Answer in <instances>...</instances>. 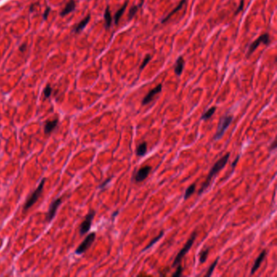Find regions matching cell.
Segmentation results:
<instances>
[{
	"label": "cell",
	"instance_id": "1",
	"mask_svg": "<svg viewBox=\"0 0 277 277\" xmlns=\"http://www.w3.org/2000/svg\"><path fill=\"white\" fill-rule=\"evenodd\" d=\"M229 156H230V154H229V153H228V154H226L224 156H223L220 160H219L218 161L216 162L215 164H214V166L212 167V168L211 169V171L209 172V173H208V176H207V177L206 178L205 182L202 184V185L201 189H200V190H199L198 195H200V194H202L203 191H204V190H205L206 189H207V188L209 186V185H210V183H211V181L212 178H213V177H214L215 176V175L219 173V172H220L223 168H224L225 165L227 164L228 161Z\"/></svg>",
	"mask_w": 277,
	"mask_h": 277
},
{
	"label": "cell",
	"instance_id": "2",
	"mask_svg": "<svg viewBox=\"0 0 277 277\" xmlns=\"http://www.w3.org/2000/svg\"><path fill=\"white\" fill-rule=\"evenodd\" d=\"M232 119H233L232 116H227V115L222 116L220 118V120L219 121L218 129H217V131H216L215 134L214 136L215 141L220 139L223 136H224L226 129L228 128L229 125H231Z\"/></svg>",
	"mask_w": 277,
	"mask_h": 277
},
{
	"label": "cell",
	"instance_id": "3",
	"mask_svg": "<svg viewBox=\"0 0 277 277\" xmlns=\"http://www.w3.org/2000/svg\"><path fill=\"white\" fill-rule=\"evenodd\" d=\"M45 181H46V179H42V181L40 182L39 185L37 186V188L36 190L32 193L30 196L28 197V198L27 199L26 202L24 203V211H27L28 210L30 207H32L33 205H34L36 202L38 200L39 198V197L41 196V194L42 193V190H43V187H44V184H45Z\"/></svg>",
	"mask_w": 277,
	"mask_h": 277
},
{
	"label": "cell",
	"instance_id": "4",
	"mask_svg": "<svg viewBox=\"0 0 277 277\" xmlns=\"http://www.w3.org/2000/svg\"><path fill=\"white\" fill-rule=\"evenodd\" d=\"M196 237H197V232H194V233L191 235L190 239L188 240L186 244L185 245V246L183 247V249H181L179 253H178V254L177 255V257H176L174 262H173V266H178L179 264H181V260H182V258H184V256L185 255L186 253H188V251L190 250V249H191V247L193 246V244H194V241L196 239Z\"/></svg>",
	"mask_w": 277,
	"mask_h": 277
},
{
	"label": "cell",
	"instance_id": "5",
	"mask_svg": "<svg viewBox=\"0 0 277 277\" xmlns=\"http://www.w3.org/2000/svg\"><path fill=\"white\" fill-rule=\"evenodd\" d=\"M95 237H96V234L94 233V232H91V233L89 234L85 237V240L82 241V243L76 249V254H82L88 249H90V247L91 246V245L93 244V242L95 240Z\"/></svg>",
	"mask_w": 277,
	"mask_h": 277
},
{
	"label": "cell",
	"instance_id": "6",
	"mask_svg": "<svg viewBox=\"0 0 277 277\" xmlns=\"http://www.w3.org/2000/svg\"><path fill=\"white\" fill-rule=\"evenodd\" d=\"M270 36H269L268 33H264V34L261 35L259 37H258L257 39L254 41V42L250 44L249 46V50H248V54H247V56H249V55L252 54V53L258 48V46H259L260 44L262 43L264 45H269L270 44Z\"/></svg>",
	"mask_w": 277,
	"mask_h": 277
},
{
	"label": "cell",
	"instance_id": "7",
	"mask_svg": "<svg viewBox=\"0 0 277 277\" xmlns=\"http://www.w3.org/2000/svg\"><path fill=\"white\" fill-rule=\"evenodd\" d=\"M94 215H95V211H91L87 215L85 216V219H84L83 222L81 223V226H80V234H81V236L85 235V233H87L88 232L90 231V228H91L92 221H93Z\"/></svg>",
	"mask_w": 277,
	"mask_h": 277
},
{
	"label": "cell",
	"instance_id": "8",
	"mask_svg": "<svg viewBox=\"0 0 277 277\" xmlns=\"http://www.w3.org/2000/svg\"><path fill=\"white\" fill-rule=\"evenodd\" d=\"M151 171V166H144L143 168H140L139 170L135 173V174L133 175V181L135 182H142V181H144L146 177H148V175L150 174Z\"/></svg>",
	"mask_w": 277,
	"mask_h": 277
},
{
	"label": "cell",
	"instance_id": "9",
	"mask_svg": "<svg viewBox=\"0 0 277 277\" xmlns=\"http://www.w3.org/2000/svg\"><path fill=\"white\" fill-rule=\"evenodd\" d=\"M62 203V198H59L55 199V201H53L50 204V207H49L48 212H47V215H46V220L50 222L54 219V217L55 216L56 214V211L59 207L60 206V204Z\"/></svg>",
	"mask_w": 277,
	"mask_h": 277
},
{
	"label": "cell",
	"instance_id": "10",
	"mask_svg": "<svg viewBox=\"0 0 277 277\" xmlns=\"http://www.w3.org/2000/svg\"><path fill=\"white\" fill-rule=\"evenodd\" d=\"M162 88H163V85H162L161 84H160V85H158L156 87L154 88V89H152V90H151V91L149 92L148 94H146V96H145V98H143L142 104V105H147L148 103H151V101L154 99V98H155V95H157L158 94H160V92H161Z\"/></svg>",
	"mask_w": 277,
	"mask_h": 277
},
{
	"label": "cell",
	"instance_id": "11",
	"mask_svg": "<svg viewBox=\"0 0 277 277\" xmlns=\"http://www.w3.org/2000/svg\"><path fill=\"white\" fill-rule=\"evenodd\" d=\"M266 249H264V250H262V252H261V254H260L258 256V258L255 259V261H254L253 267L251 269V273H250L251 275L254 274L256 271H258V269L259 268L260 265H261L262 262L264 260L265 257H266Z\"/></svg>",
	"mask_w": 277,
	"mask_h": 277
},
{
	"label": "cell",
	"instance_id": "12",
	"mask_svg": "<svg viewBox=\"0 0 277 277\" xmlns=\"http://www.w3.org/2000/svg\"><path fill=\"white\" fill-rule=\"evenodd\" d=\"M58 123H59L58 118H56V119L52 120H46V123H45V125H44V131H45V133H46V134H50V133L56 128V126L58 125Z\"/></svg>",
	"mask_w": 277,
	"mask_h": 277
},
{
	"label": "cell",
	"instance_id": "13",
	"mask_svg": "<svg viewBox=\"0 0 277 277\" xmlns=\"http://www.w3.org/2000/svg\"><path fill=\"white\" fill-rule=\"evenodd\" d=\"M184 68H185V60L182 56L178 57L177 62L175 63L174 72L177 76H181L182 72H183Z\"/></svg>",
	"mask_w": 277,
	"mask_h": 277
},
{
	"label": "cell",
	"instance_id": "14",
	"mask_svg": "<svg viewBox=\"0 0 277 277\" xmlns=\"http://www.w3.org/2000/svg\"><path fill=\"white\" fill-rule=\"evenodd\" d=\"M185 3H186V0H181V1H180L179 4L177 5V7H175V8L173 10V11H171L170 13L168 14V15H167L166 16H165V17H164V19L162 20V21H161L162 24H164L165 22L168 21V20H169V19H170V18L172 17V16H173V15H174L175 13H177V11H179V10H181V9L182 8V7H183L184 5L185 4Z\"/></svg>",
	"mask_w": 277,
	"mask_h": 277
},
{
	"label": "cell",
	"instance_id": "15",
	"mask_svg": "<svg viewBox=\"0 0 277 277\" xmlns=\"http://www.w3.org/2000/svg\"><path fill=\"white\" fill-rule=\"evenodd\" d=\"M75 7H76V3H75L74 0H70L69 2L67 3V5L65 6L64 9L60 12V15L61 16H64V15H68L70 12H72L75 10Z\"/></svg>",
	"mask_w": 277,
	"mask_h": 277
},
{
	"label": "cell",
	"instance_id": "16",
	"mask_svg": "<svg viewBox=\"0 0 277 277\" xmlns=\"http://www.w3.org/2000/svg\"><path fill=\"white\" fill-rule=\"evenodd\" d=\"M90 20V15H87L85 19H83V20H81V21L75 27V28L73 29V32H74V33H79V32H81V31L83 30L84 28L86 27V25L89 24Z\"/></svg>",
	"mask_w": 277,
	"mask_h": 277
},
{
	"label": "cell",
	"instance_id": "17",
	"mask_svg": "<svg viewBox=\"0 0 277 277\" xmlns=\"http://www.w3.org/2000/svg\"><path fill=\"white\" fill-rule=\"evenodd\" d=\"M128 3H129V2H128V1H126V2H125V4L123 5L122 7H120V8L117 11H116V13L115 14V15H114V21H115V24H118V23H119V21H120V18H121L122 15L124 14V12L125 11V10H126V7H127V6H128Z\"/></svg>",
	"mask_w": 277,
	"mask_h": 277
},
{
	"label": "cell",
	"instance_id": "18",
	"mask_svg": "<svg viewBox=\"0 0 277 277\" xmlns=\"http://www.w3.org/2000/svg\"><path fill=\"white\" fill-rule=\"evenodd\" d=\"M104 19H105V28H106V29H108V28L111 27V22H112V18H111V11H110L109 6H107V8H106V11H105L104 13Z\"/></svg>",
	"mask_w": 277,
	"mask_h": 277
},
{
	"label": "cell",
	"instance_id": "19",
	"mask_svg": "<svg viewBox=\"0 0 277 277\" xmlns=\"http://www.w3.org/2000/svg\"><path fill=\"white\" fill-rule=\"evenodd\" d=\"M143 2H144V0H141V2L139 3V5L133 6V7H132L131 8L129 9V13H128V20H129V21L132 20V19L134 17V15L137 14V12L138 11V10H139L140 7H142V4H143Z\"/></svg>",
	"mask_w": 277,
	"mask_h": 277
},
{
	"label": "cell",
	"instance_id": "20",
	"mask_svg": "<svg viewBox=\"0 0 277 277\" xmlns=\"http://www.w3.org/2000/svg\"><path fill=\"white\" fill-rule=\"evenodd\" d=\"M147 152V144L146 142H142L137 148V155L138 156H144Z\"/></svg>",
	"mask_w": 277,
	"mask_h": 277
},
{
	"label": "cell",
	"instance_id": "21",
	"mask_svg": "<svg viewBox=\"0 0 277 277\" xmlns=\"http://www.w3.org/2000/svg\"><path fill=\"white\" fill-rule=\"evenodd\" d=\"M195 190H196V184H192L191 185L189 186L187 190H185V193L184 195V199L187 200L190 197L192 196L194 193L195 192Z\"/></svg>",
	"mask_w": 277,
	"mask_h": 277
},
{
	"label": "cell",
	"instance_id": "22",
	"mask_svg": "<svg viewBox=\"0 0 277 277\" xmlns=\"http://www.w3.org/2000/svg\"><path fill=\"white\" fill-rule=\"evenodd\" d=\"M209 250L210 247H208V248L202 249L200 252V254H199V262H200V263H204L207 261L208 257V254H209Z\"/></svg>",
	"mask_w": 277,
	"mask_h": 277
},
{
	"label": "cell",
	"instance_id": "23",
	"mask_svg": "<svg viewBox=\"0 0 277 277\" xmlns=\"http://www.w3.org/2000/svg\"><path fill=\"white\" fill-rule=\"evenodd\" d=\"M215 111H216V107H211V108H210V109H208L207 111H206V112H204V113L202 114V120H208V119H210V118L212 116H213V115H214V113L215 112Z\"/></svg>",
	"mask_w": 277,
	"mask_h": 277
},
{
	"label": "cell",
	"instance_id": "24",
	"mask_svg": "<svg viewBox=\"0 0 277 277\" xmlns=\"http://www.w3.org/2000/svg\"><path fill=\"white\" fill-rule=\"evenodd\" d=\"M164 232H160V235L158 236V237H155V238H154V239H153V240L151 241V242H150V244H149L148 245H147V246H146V248H145V249H143V251H146V249H150V248H151V247L153 245L155 244V243L157 242V241H159L160 240V238H161L162 237L164 236Z\"/></svg>",
	"mask_w": 277,
	"mask_h": 277
},
{
	"label": "cell",
	"instance_id": "25",
	"mask_svg": "<svg viewBox=\"0 0 277 277\" xmlns=\"http://www.w3.org/2000/svg\"><path fill=\"white\" fill-rule=\"evenodd\" d=\"M218 261H219V258H217L215 259V262H213V263L211 265V266L209 267V269H208V271H207V274H206V276H210V275H212L213 271H214L215 268V266H216V265H217V262H218Z\"/></svg>",
	"mask_w": 277,
	"mask_h": 277
},
{
	"label": "cell",
	"instance_id": "26",
	"mask_svg": "<svg viewBox=\"0 0 277 277\" xmlns=\"http://www.w3.org/2000/svg\"><path fill=\"white\" fill-rule=\"evenodd\" d=\"M151 55H147L146 57H145L144 60L142 62V63L141 64V67H140V70H143L145 68L146 66H147L148 63L151 61Z\"/></svg>",
	"mask_w": 277,
	"mask_h": 277
},
{
	"label": "cell",
	"instance_id": "27",
	"mask_svg": "<svg viewBox=\"0 0 277 277\" xmlns=\"http://www.w3.org/2000/svg\"><path fill=\"white\" fill-rule=\"evenodd\" d=\"M51 93H52V89H51L50 85H47L45 87V89H44V95H45L46 98H49L50 96Z\"/></svg>",
	"mask_w": 277,
	"mask_h": 277
},
{
	"label": "cell",
	"instance_id": "28",
	"mask_svg": "<svg viewBox=\"0 0 277 277\" xmlns=\"http://www.w3.org/2000/svg\"><path fill=\"white\" fill-rule=\"evenodd\" d=\"M182 271H183V268H182V266H181V264H179V265L177 266V271H176V272L173 274V276L177 277L181 275V274H182Z\"/></svg>",
	"mask_w": 277,
	"mask_h": 277
},
{
	"label": "cell",
	"instance_id": "29",
	"mask_svg": "<svg viewBox=\"0 0 277 277\" xmlns=\"http://www.w3.org/2000/svg\"><path fill=\"white\" fill-rule=\"evenodd\" d=\"M243 7H244V0H241V1L240 5H239V7H237V11H235V15H237V14L239 13V12H240V11H241V10H242Z\"/></svg>",
	"mask_w": 277,
	"mask_h": 277
},
{
	"label": "cell",
	"instance_id": "30",
	"mask_svg": "<svg viewBox=\"0 0 277 277\" xmlns=\"http://www.w3.org/2000/svg\"><path fill=\"white\" fill-rule=\"evenodd\" d=\"M50 11V7H47L46 9V11H44V14H43V19L44 20H46L47 17H48V15H49V12Z\"/></svg>",
	"mask_w": 277,
	"mask_h": 277
},
{
	"label": "cell",
	"instance_id": "31",
	"mask_svg": "<svg viewBox=\"0 0 277 277\" xmlns=\"http://www.w3.org/2000/svg\"><path fill=\"white\" fill-rule=\"evenodd\" d=\"M110 181H111V178H109V179H107L106 181H104V182H103V183L102 184V185H101L100 186H99V188H101V189H103V188H104L105 186L107 185V184L109 183Z\"/></svg>",
	"mask_w": 277,
	"mask_h": 277
},
{
	"label": "cell",
	"instance_id": "32",
	"mask_svg": "<svg viewBox=\"0 0 277 277\" xmlns=\"http://www.w3.org/2000/svg\"><path fill=\"white\" fill-rule=\"evenodd\" d=\"M26 48H27V45H26V44H23V45H21V46H20V51H21V52H24V50H26Z\"/></svg>",
	"mask_w": 277,
	"mask_h": 277
},
{
	"label": "cell",
	"instance_id": "33",
	"mask_svg": "<svg viewBox=\"0 0 277 277\" xmlns=\"http://www.w3.org/2000/svg\"><path fill=\"white\" fill-rule=\"evenodd\" d=\"M271 147V151H272V150H275V148H276V141H273V143H272V145H271V146H270Z\"/></svg>",
	"mask_w": 277,
	"mask_h": 277
},
{
	"label": "cell",
	"instance_id": "34",
	"mask_svg": "<svg viewBox=\"0 0 277 277\" xmlns=\"http://www.w3.org/2000/svg\"><path fill=\"white\" fill-rule=\"evenodd\" d=\"M238 160H239V156H238V157H237V159H236V160H235V161H234L233 163H232V169H234V168H235V167H236V164H237Z\"/></svg>",
	"mask_w": 277,
	"mask_h": 277
}]
</instances>
